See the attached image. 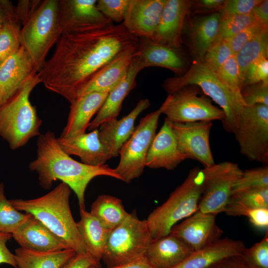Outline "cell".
Returning <instances> with one entry per match:
<instances>
[{"label": "cell", "mask_w": 268, "mask_h": 268, "mask_svg": "<svg viewBox=\"0 0 268 268\" xmlns=\"http://www.w3.org/2000/svg\"><path fill=\"white\" fill-rule=\"evenodd\" d=\"M268 33L266 29L245 44L235 55L242 80L248 67L263 58H268Z\"/></svg>", "instance_id": "obj_34"}, {"label": "cell", "mask_w": 268, "mask_h": 268, "mask_svg": "<svg viewBox=\"0 0 268 268\" xmlns=\"http://www.w3.org/2000/svg\"><path fill=\"white\" fill-rule=\"evenodd\" d=\"M12 236L21 248L32 251L52 252L67 249L31 214Z\"/></svg>", "instance_id": "obj_26"}, {"label": "cell", "mask_w": 268, "mask_h": 268, "mask_svg": "<svg viewBox=\"0 0 268 268\" xmlns=\"http://www.w3.org/2000/svg\"><path fill=\"white\" fill-rule=\"evenodd\" d=\"M80 215L76 225L87 253L100 264L112 230L85 209L80 210Z\"/></svg>", "instance_id": "obj_30"}, {"label": "cell", "mask_w": 268, "mask_h": 268, "mask_svg": "<svg viewBox=\"0 0 268 268\" xmlns=\"http://www.w3.org/2000/svg\"><path fill=\"white\" fill-rule=\"evenodd\" d=\"M166 0H130L122 23L137 38L153 40Z\"/></svg>", "instance_id": "obj_18"}, {"label": "cell", "mask_w": 268, "mask_h": 268, "mask_svg": "<svg viewBox=\"0 0 268 268\" xmlns=\"http://www.w3.org/2000/svg\"><path fill=\"white\" fill-rule=\"evenodd\" d=\"M234 56L227 41L223 40L213 44L206 53L203 62L216 71Z\"/></svg>", "instance_id": "obj_40"}, {"label": "cell", "mask_w": 268, "mask_h": 268, "mask_svg": "<svg viewBox=\"0 0 268 268\" xmlns=\"http://www.w3.org/2000/svg\"><path fill=\"white\" fill-rule=\"evenodd\" d=\"M215 72L226 88L245 106L241 96L243 80L235 56Z\"/></svg>", "instance_id": "obj_38"}, {"label": "cell", "mask_w": 268, "mask_h": 268, "mask_svg": "<svg viewBox=\"0 0 268 268\" xmlns=\"http://www.w3.org/2000/svg\"><path fill=\"white\" fill-rule=\"evenodd\" d=\"M59 0H44L23 24L20 43L38 72L48 53L63 33L59 19Z\"/></svg>", "instance_id": "obj_7"}, {"label": "cell", "mask_w": 268, "mask_h": 268, "mask_svg": "<svg viewBox=\"0 0 268 268\" xmlns=\"http://www.w3.org/2000/svg\"><path fill=\"white\" fill-rule=\"evenodd\" d=\"M150 105L148 99H141L127 116L120 120L106 121L98 128L99 139L111 158L119 155L122 147L134 131L137 117Z\"/></svg>", "instance_id": "obj_22"}, {"label": "cell", "mask_w": 268, "mask_h": 268, "mask_svg": "<svg viewBox=\"0 0 268 268\" xmlns=\"http://www.w3.org/2000/svg\"><path fill=\"white\" fill-rule=\"evenodd\" d=\"M268 28V27H266L256 22L232 37L225 40L227 41L235 56L245 44L255 38Z\"/></svg>", "instance_id": "obj_44"}, {"label": "cell", "mask_w": 268, "mask_h": 268, "mask_svg": "<svg viewBox=\"0 0 268 268\" xmlns=\"http://www.w3.org/2000/svg\"><path fill=\"white\" fill-rule=\"evenodd\" d=\"M208 268H257L243 254L226 258Z\"/></svg>", "instance_id": "obj_48"}, {"label": "cell", "mask_w": 268, "mask_h": 268, "mask_svg": "<svg viewBox=\"0 0 268 268\" xmlns=\"http://www.w3.org/2000/svg\"><path fill=\"white\" fill-rule=\"evenodd\" d=\"M252 12L256 21L263 26L268 27V0H261L254 8Z\"/></svg>", "instance_id": "obj_53"}, {"label": "cell", "mask_w": 268, "mask_h": 268, "mask_svg": "<svg viewBox=\"0 0 268 268\" xmlns=\"http://www.w3.org/2000/svg\"><path fill=\"white\" fill-rule=\"evenodd\" d=\"M122 23L92 31L63 33L38 72L45 87L71 103L84 86L118 55L138 45Z\"/></svg>", "instance_id": "obj_1"}, {"label": "cell", "mask_w": 268, "mask_h": 268, "mask_svg": "<svg viewBox=\"0 0 268 268\" xmlns=\"http://www.w3.org/2000/svg\"><path fill=\"white\" fill-rule=\"evenodd\" d=\"M241 96L246 106H268V83L260 82L245 86L242 89Z\"/></svg>", "instance_id": "obj_42"}, {"label": "cell", "mask_w": 268, "mask_h": 268, "mask_svg": "<svg viewBox=\"0 0 268 268\" xmlns=\"http://www.w3.org/2000/svg\"><path fill=\"white\" fill-rule=\"evenodd\" d=\"M201 170L202 191L198 211L216 215L224 212L243 170L238 164L230 161L215 163Z\"/></svg>", "instance_id": "obj_11"}, {"label": "cell", "mask_w": 268, "mask_h": 268, "mask_svg": "<svg viewBox=\"0 0 268 268\" xmlns=\"http://www.w3.org/2000/svg\"><path fill=\"white\" fill-rule=\"evenodd\" d=\"M256 22L253 12L243 15L221 16L217 37L214 44L232 37Z\"/></svg>", "instance_id": "obj_37"}, {"label": "cell", "mask_w": 268, "mask_h": 268, "mask_svg": "<svg viewBox=\"0 0 268 268\" xmlns=\"http://www.w3.org/2000/svg\"><path fill=\"white\" fill-rule=\"evenodd\" d=\"M57 141L67 154L78 156L88 165L101 166L111 158L99 139L98 129L72 138L59 136Z\"/></svg>", "instance_id": "obj_25"}, {"label": "cell", "mask_w": 268, "mask_h": 268, "mask_svg": "<svg viewBox=\"0 0 268 268\" xmlns=\"http://www.w3.org/2000/svg\"><path fill=\"white\" fill-rule=\"evenodd\" d=\"M20 22L13 17L0 26V65L20 47Z\"/></svg>", "instance_id": "obj_36"}, {"label": "cell", "mask_w": 268, "mask_h": 268, "mask_svg": "<svg viewBox=\"0 0 268 268\" xmlns=\"http://www.w3.org/2000/svg\"><path fill=\"white\" fill-rule=\"evenodd\" d=\"M13 17L17 18L15 7L8 0H0V26Z\"/></svg>", "instance_id": "obj_54"}, {"label": "cell", "mask_w": 268, "mask_h": 268, "mask_svg": "<svg viewBox=\"0 0 268 268\" xmlns=\"http://www.w3.org/2000/svg\"><path fill=\"white\" fill-rule=\"evenodd\" d=\"M233 134L241 154L251 161L268 165V106H244Z\"/></svg>", "instance_id": "obj_10"}, {"label": "cell", "mask_w": 268, "mask_h": 268, "mask_svg": "<svg viewBox=\"0 0 268 268\" xmlns=\"http://www.w3.org/2000/svg\"><path fill=\"white\" fill-rule=\"evenodd\" d=\"M70 193L69 187L61 182L40 197L9 201L18 211L30 213L39 220L67 249L73 250L77 254H87L71 212Z\"/></svg>", "instance_id": "obj_3"}, {"label": "cell", "mask_w": 268, "mask_h": 268, "mask_svg": "<svg viewBox=\"0 0 268 268\" xmlns=\"http://www.w3.org/2000/svg\"><path fill=\"white\" fill-rule=\"evenodd\" d=\"M42 0H19L15 11L19 22L23 24L39 6Z\"/></svg>", "instance_id": "obj_49"}, {"label": "cell", "mask_w": 268, "mask_h": 268, "mask_svg": "<svg viewBox=\"0 0 268 268\" xmlns=\"http://www.w3.org/2000/svg\"><path fill=\"white\" fill-rule=\"evenodd\" d=\"M216 215L197 211L174 225L169 234L197 251L221 238L223 231L216 223Z\"/></svg>", "instance_id": "obj_16"}, {"label": "cell", "mask_w": 268, "mask_h": 268, "mask_svg": "<svg viewBox=\"0 0 268 268\" xmlns=\"http://www.w3.org/2000/svg\"><path fill=\"white\" fill-rule=\"evenodd\" d=\"M189 14L183 28L182 43L189 48L193 60L203 62L206 53L217 38L221 15L219 12L194 14L191 17Z\"/></svg>", "instance_id": "obj_15"}, {"label": "cell", "mask_w": 268, "mask_h": 268, "mask_svg": "<svg viewBox=\"0 0 268 268\" xmlns=\"http://www.w3.org/2000/svg\"><path fill=\"white\" fill-rule=\"evenodd\" d=\"M89 268H98L96 267V266L94 265H92V266H91Z\"/></svg>", "instance_id": "obj_56"}, {"label": "cell", "mask_w": 268, "mask_h": 268, "mask_svg": "<svg viewBox=\"0 0 268 268\" xmlns=\"http://www.w3.org/2000/svg\"><path fill=\"white\" fill-rule=\"evenodd\" d=\"M260 207L268 208V188L232 192L224 212L233 216H246L249 210Z\"/></svg>", "instance_id": "obj_32"}, {"label": "cell", "mask_w": 268, "mask_h": 268, "mask_svg": "<svg viewBox=\"0 0 268 268\" xmlns=\"http://www.w3.org/2000/svg\"><path fill=\"white\" fill-rule=\"evenodd\" d=\"M225 0H191L190 14H206L219 12Z\"/></svg>", "instance_id": "obj_47"}, {"label": "cell", "mask_w": 268, "mask_h": 268, "mask_svg": "<svg viewBox=\"0 0 268 268\" xmlns=\"http://www.w3.org/2000/svg\"><path fill=\"white\" fill-rule=\"evenodd\" d=\"M191 6L190 0H166L153 41L173 48H182L183 28Z\"/></svg>", "instance_id": "obj_21"}, {"label": "cell", "mask_w": 268, "mask_h": 268, "mask_svg": "<svg viewBox=\"0 0 268 268\" xmlns=\"http://www.w3.org/2000/svg\"><path fill=\"white\" fill-rule=\"evenodd\" d=\"M4 186L0 183V232L12 234L26 220L30 213L14 208L4 194Z\"/></svg>", "instance_id": "obj_35"}, {"label": "cell", "mask_w": 268, "mask_h": 268, "mask_svg": "<svg viewBox=\"0 0 268 268\" xmlns=\"http://www.w3.org/2000/svg\"><path fill=\"white\" fill-rule=\"evenodd\" d=\"M195 85L215 102L223 111L222 121L224 130L233 133L245 106L223 85L215 72L203 62L193 60L187 71L180 76L167 78L162 84L168 94L186 86Z\"/></svg>", "instance_id": "obj_5"}, {"label": "cell", "mask_w": 268, "mask_h": 268, "mask_svg": "<svg viewBox=\"0 0 268 268\" xmlns=\"http://www.w3.org/2000/svg\"><path fill=\"white\" fill-rule=\"evenodd\" d=\"M110 268H155L145 256L139 257L126 264Z\"/></svg>", "instance_id": "obj_55"}, {"label": "cell", "mask_w": 268, "mask_h": 268, "mask_svg": "<svg viewBox=\"0 0 268 268\" xmlns=\"http://www.w3.org/2000/svg\"><path fill=\"white\" fill-rule=\"evenodd\" d=\"M1 105V102H0V106Z\"/></svg>", "instance_id": "obj_57"}, {"label": "cell", "mask_w": 268, "mask_h": 268, "mask_svg": "<svg viewBox=\"0 0 268 268\" xmlns=\"http://www.w3.org/2000/svg\"><path fill=\"white\" fill-rule=\"evenodd\" d=\"M260 82L268 83V60L267 57L260 59L248 67L243 76V87Z\"/></svg>", "instance_id": "obj_45"}, {"label": "cell", "mask_w": 268, "mask_h": 268, "mask_svg": "<svg viewBox=\"0 0 268 268\" xmlns=\"http://www.w3.org/2000/svg\"><path fill=\"white\" fill-rule=\"evenodd\" d=\"M96 3V0H59V19L63 33L92 31L114 24L98 10Z\"/></svg>", "instance_id": "obj_13"}, {"label": "cell", "mask_w": 268, "mask_h": 268, "mask_svg": "<svg viewBox=\"0 0 268 268\" xmlns=\"http://www.w3.org/2000/svg\"><path fill=\"white\" fill-rule=\"evenodd\" d=\"M38 73L22 47L0 65V99L6 102L33 74Z\"/></svg>", "instance_id": "obj_20"}, {"label": "cell", "mask_w": 268, "mask_h": 268, "mask_svg": "<svg viewBox=\"0 0 268 268\" xmlns=\"http://www.w3.org/2000/svg\"><path fill=\"white\" fill-rule=\"evenodd\" d=\"M212 126V122L210 121L172 122L180 151L188 159L200 162L204 167L215 164L209 141Z\"/></svg>", "instance_id": "obj_14"}, {"label": "cell", "mask_w": 268, "mask_h": 268, "mask_svg": "<svg viewBox=\"0 0 268 268\" xmlns=\"http://www.w3.org/2000/svg\"><path fill=\"white\" fill-rule=\"evenodd\" d=\"M94 265L99 267V264L88 254H76L60 268H89Z\"/></svg>", "instance_id": "obj_50"}, {"label": "cell", "mask_w": 268, "mask_h": 268, "mask_svg": "<svg viewBox=\"0 0 268 268\" xmlns=\"http://www.w3.org/2000/svg\"><path fill=\"white\" fill-rule=\"evenodd\" d=\"M29 169L38 174L39 184L45 189H50L57 180L67 185L76 195L80 210L85 209V190L93 178L105 176L122 181L115 169L108 164L90 166L72 158L61 148L51 131L38 136L36 157L30 163Z\"/></svg>", "instance_id": "obj_2"}, {"label": "cell", "mask_w": 268, "mask_h": 268, "mask_svg": "<svg viewBox=\"0 0 268 268\" xmlns=\"http://www.w3.org/2000/svg\"><path fill=\"white\" fill-rule=\"evenodd\" d=\"M261 0H225L219 10L221 16L243 15L252 12Z\"/></svg>", "instance_id": "obj_46"}, {"label": "cell", "mask_w": 268, "mask_h": 268, "mask_svg": "<svg viewBox=\"0 0 268 268\" xmlns=\"http://www.w3.org/2000/svg\"><path fill=\"white\" fill-rule=\"evenodd\" d=\"M76 254L66 249L52 252H37L18 248L15 250L17 268H60Z\"/></svg>", "instance_id": "obj_31"}, {"label": "cell", "mask_w": 268, "mask_h": 268, "mask_svg": "<svg viewBox=\"0 0 268 268\" xmlns=\"http://www.w3.org/2000/svg\"><path fill=\"white\" fill-rule=\"evenodd\" d=\"M130 0H98V10L113 22H123L129 7Z\"/></svg>", "instance_id": "obj_41"}, {"label": "cell", "mask_w": 268, "mask_h": 268, "mask_svg": "<svg viewBox=\"0 0 268 268\" xmlns=\"http://www.w3.org/2000/svg\"><path fill=\"white\" fill-rule=\"evenodd\" d=\"M90 212L110 230L119 225L129 213L121 199L109 195L99 196L92 203Z\"/></svg>", "instance_id": "obj_33"}, {"label": "cell", "mask_w": 268, "mask_h": 268, "mask_svg": "<svg viewBox=\"0 0 268 268\" xmlns=\"http://www.w3.org/2000/svg\"><path fill=\"white\" fill-rule=\"evenodd\" d=\"M153 240L146 220L134 211L111 230L101 260L107 268L130 262L144 256Z\"/></svg>", "instance_id": "obj_8"}, {"label": "cell", "mask_w": 268, "mask_h": 268, "mask_svg": "<svg viewBox=\"0 0 268 268\" xmlns=\"http://www.w3.org/2000/svg\"><path fill=\"white\" fill-rule=\"evenodd\" d=\"M170 99L168 95L158 109L140 119L132 135L122 147L120 161L115 169L122 181L130 183L142 174L147 153L156 134L159 117Z\"/></svg>", "instance_id": "obj_9"}, {"label": "cell", "mask_w": 268, "mask_h": 268, "mask_svg": "<svg viewBox=\"0 0 268 268\" xmlns=\"http://www.w3.org/2000/svg\"><path fill=\"white\" fill-rule=\"evenodd\" d=\"M40 83L38 73H34L0 106V136L11 149L23 146L41 134L42 121L29 100L31 91Z\"/></svg>", "instance_id": "obj_4"}, {"label": "cell", "mask_w": 268, "mask_h": 268, "mask_svg": "<svg viewBox=\"0 0 268 268\" xmlns=\"http://www.w3.org/2000/svg\"><path fill=\"white\" fill-rule=\"evenodd\" d=\"M202 191V170L195 167L168 199L146 219L153 239L168 235L179 221L197 212Z\"/></svg>", "instance_id": "obj_6"}, {"label": "cell", "mask_w": 268, "mask_h": 268, "mask_svg": "<svg viewBox=\"0 0 268 268\" xmlns=\"http://www.w3.org/2000/svg\"><path fill=\"white\" fill-rule=\"evenodd\" d=\"M193 252L181 241L169 234L153 239L144 256L155 268H173Z\"/></svg>", "instance_id": "obj_29"}, {"label": "cell", "mask_w": 268, "mask_h": 268, "mask_svg": "<svg viewBox=\"0 0 268 268\" xmlns=\"http://www.w3.org/2000/svg\"><path fill=\"white\" fill-rule=\"evenodd\" d=\"M12 237L11 234L0 232V264H6L17 268L15 255L6 246L7 242Z\"/></svg>", "instance_id": "obj_51"}, {"label": "cell", "mask_w": 268, "mask_h": 268, "mask_svg": "<svg viewBox=\"0 0 268 268\" xmlns=\"http://www.w3.org/2000/svg\"><path fill=\"white\" fill-rule=\"evenodd\" d=\"M137 58L141 70L147 67H161L172 71L176 76L184 74L190 67L182 48H173L144 38H139Z\"/></svg>", "instance_id": "obj_17"}, {"label": "cell", "mask_w": 268, "mask_h": 268, "mask_svg": "<svg viewBox=\"0 0 268 268\" xmlns=\"http://www.w3.org/2000/svg\"><path fill=\"white\" fill-rule=\"evenodd\" d=\"M137 55L125 77L109 93L95 117L90 121L87 128L90 131L98 129L106 121L117 119L124 99L136 87V77L141 70L138 63Z\"/></svg>", "instance_id": "obj_27"}, {"label": "cell", "mask_w": 268, "mask_h": 268, "mask_svg": "<svg viewBox=\"0 0 268 268\" xmlns=\"http://www.w3.org/2000/svg\"><path fill=\"white\" fill-rule=\"evenodd\" d=\"M255 227L266 229L268 227V208L260 207L249 210L246 215Z\"/></svg>", "instance_id": "obj_52"}, {"label": "cell", "mask_w": 268, "mask_h": 268, "mask_svg": "<svg viewBox=\"0 0 268 268\" xmlns=\"http://www.w3.org/2000/svg\"><path fill=\"white\" fill-rule=\"evenodd\" d=\"M243 254L257 268H268V232L260 241L249 248Z\"/></svg>", "instance_id": "obj_43"}, {"label": "cell", "mask_w": 268, "mask_h": 268, "mask_svg": "<svg viewBox=\"0 0 268 268\" xmlns=\"http://www.w3.org/2000/svg\"><path fill=\"white\" fill-rule=\"evenodd\" d=\"M187 159L188 157L179 149L172 122L165 118L148 149L145 166L151 169L173 170Z\"/></svg>", "instance_id": "obj_19"}, {"label": "cell", "mask_w": 268, "mask_h": 268, "mask_svg": "<svg viewBox=\"0 0 268 268\" xmlns=\"http://www.w3.org/2000/svg\"><path fill=\"white\" fill-rule=\"evenodd\" d=\"M138 47L125 50L101 68L82 89L78 97L91 92L109 93L127 74L137 54Z\"/></svg>", "instance_id": "obj_23"}, {"label": "cell", "mask_w": 268, "mask_h": 268, "mask_svg": "<svg viewBox=\"0 0 268 268\" xmlns=\"http://www.w3.org/2000/svg\"><path fill=\"white\" fill-rule=\"evenodd\" d=\"M268 188V166L243 170L236 182L232 192L249 188Z\"/></svg>", "instance_id": "obj_39"}, {"label": "cell", "mask_w": 268, "mask_h": 268, "mask_svg": "<svg viewBox=\"0 0 268 268\" xmlns=\"http://www.w3.org/2000/svg\"><path fill=\"white\" fill-rule=\"evenodd\" d=\"M168 95L170 99L162 114L172 123L222 122L225 119L223 111L198 86H186Z\"/></svg>", "instance_id": "obj_12"}, {"label": "cell", "mask_w": 268, "mask_h": 268, "mask_svg": "<svg viewBox=\"0 0 268 268\" xmlns=\"http://www.w3.org/2000/svg\"><path fill=\"white\" fill-rule=\"evenodd\" d=\"M109 93L91 92L70 103L67 124L60 136L72 138L86 133L92 117L98 112Z\"/></svg>", "instance_id": "obj_24"}, {"label": "cell", "mask_w": 268, "mask_h": 268, "mask_svg": "<svg viewBox=\"0 0 268 268\" xmlns=\"http://www.w3.org/2000/svg\"><path fill=\"white\" fill-rule=\"evenodd\" d=\"M246 248L241 240L220 238L194 251L188 258L173 268H208L230 256L241 254Z\"/></svg>", "instance_id": "obj_28"}]
</instances>
